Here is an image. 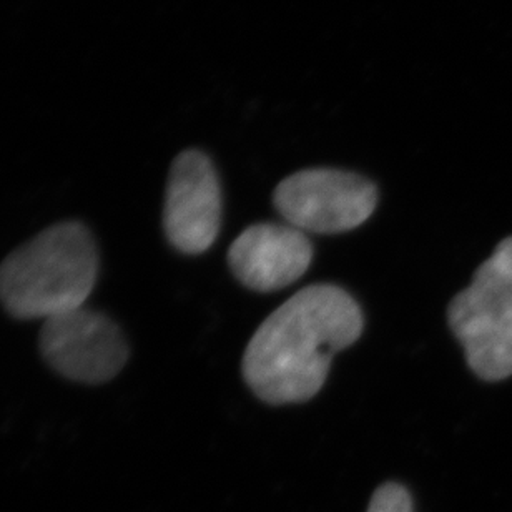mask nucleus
<instances>
[{
	"label": "nucleus",
	"mask_w": 512,
	"mask_h": 512,
	"mask_svg": "<svg viewBox=\"0 0 512 512\" xmlns=\"http://www.w3.org/2000/svg\"><path fill=\"white\" fill-rule=\"evenodd\" d=\"M363 333V313L353 296L333 285L298 291L256 330L243 355V378L270 404L315 398L336 353Z\"/></svg>",
	"instance_id": "nucleus-1"
},
{
	"label": "nucleus",
	"mask_w": 512,
	"mask_h": 512,
	"mask_svg": "<svg viewBox=\"0 0 512 512\" xmlns=\"http://www.w3.org/2000/svg\"><path fill=\"white\" fill-rule=\"evenodd\" d=\"M89 228L62 222L40 232L0 265V305L17 320H49L85 306L99 278Z\"/></svg>",
	"instance_id": "nucleus-2"
},
{
	"label": "nucleus",
	"mask_w": 512,
	"mask_h": 512,
	"mask_svg": "<svg viewBox=\"0 0 512 512\" xmlns=\"http://www.w3.org/2000/svg\"><path fill=\"white\" fill-rule=\"evenodd\" d=\"M449 328L479 380L512 376V237L479 265L471 285L448 306Z\"/></svg>",
	"instance_id": "nucleus-3"
},
{
	"label": "nucleus",
	"mask_w": 512,
	"mask_h": 512,
	"mask_svg": "<svg viewBox=\"0 0 512 512\" xmlns=\"http://www.w3.org/2000/svg\"><path fill=\"white\" fill-rule=\"evenodd\" d=\"M273 203L300 232L331 235L363 225L378 205V188L358 173L308 168L286 177L276 187Z\"/></svg>",
	"instance_id": "nucleus-4"
},
{
	"label": "nucleus",
	"mask_w": 512,
	"mask_h": 512,
	"mask_svg": "<svg viewBox=\"0 0 512 512\" xmlns=\"http://www.w3.org/2000/svg\"><path fill=\"white\" fill-rule=\"evenodd\" d=\"M40 353L67 380L104 384L124 370L128 345L112 318L85 306L44 321Z\"/></svg>",
	"instance_id": "nucleus-5"
},
{
	"label": "nucleus",
	"mask_w": 512,
	"mask_h": 512,
	"mask_svg": "<svg viewBox=\"0 0 512 512\" xmlns=\"http://www.w3.org/2000/svg\"><path fill=\"white\" fill-rule=\"evenodd\" d=\"M222 222V190L212 160L200 150H185L168 173L163 228L168 242L185 255L207 252Z\"/></svg>",
	"instance_id": "nucleus-6"
},
{
	"label": "nucleus",
	"mask_w": 512,
	"mask_h": 512,
	"mask_svg": "<svg viewBox=\"0 0 512 512\" xmlns=\"http://www.w3.org/2000/svg\"><path fill=\"white\" fill-rule=\"evenodd\" d=\"M313 247L291 225L258 223L238 235L228 250V265L242 285L260 293L281 290L305 275Z\"/></svg>",
	"instance_id": "nucleus-7"
},
{
	"label": "nucleus",
	"mask_w": 512,
	"mask_h": 512,
	"mask_svg": "<svg viewBox=\"0 0 512 512\" xmlns=\"http://www.w3.org/2000/svg\"><path fill=\"white\" fill-rule=\"evenodd\" d=\"M366 512H414L413 498L399 483H384L376 489Z\"/></svg>",
	"instance_id": "nucleus-8"
}]
</instances>
